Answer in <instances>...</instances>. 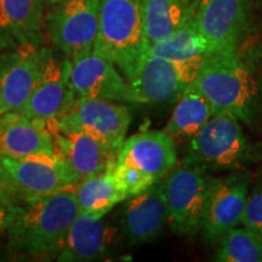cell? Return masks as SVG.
Returning <instances> with one entry per match:
<instances>
[{"mask_svg": "<svg viewBox=\"0 0 262 262\" xmlns=\"http://www.w3.org/2000/svg\"><path fill=\"white\" fill-rule=\"evenodd\" d=\"M78 214L74 186L56 194L26 201L9 229L10 247L32 257H57Z\"/></svg>", "mask_w": 262, "mask_h": 262, "instance_id": "1", "label": "cell"}, {"mask_svg": "<svg viewBox=\"0 0 262 262\" xmlns=\"http://www.w3.org/2000/svg\"><path fill=\"white\" fill-rule=\"evenodd\" d=\"M0 192H6V193H10V194L15 195L14 191H12V186H11V182H10L9 175L4 168V164H3L2 155H0ZM16 198H17V196H16Z\"/></svg>", "mask_w": 262, "mask_h": 262, "instance_id": "29", "label": "cell"}, {"mask_svg": "<svg viewBox=\"0 0 262 262\" xmlns=\"http://www.w3.org/2000/svg\"><path fill=\"white\" fill-rule=\"evenodd\" d=\"M45 0H0V51L40 45Z\"/></svg>", "mask_w": 262, "mask_h": 262, "instance_id": "19", "label": "cell"}, {"mask_svg": "<svg viewBox=\"0 0 262 262\" xmlns=\"http://www.w3.org/2000/svg\"><path fill=\"white\" fill-rule=\"evenodd\" d=\"M196 0H145L146 50L153 42L192 24Z\"/></svg>", "mask_w": 262, "mask_h": 262, "instance_id": "21", "label": "cell"}, {"mask_svg": "<svg viewBox=\"0 0 262 262\" xmlns=\"http://www.w3.org/2000/svg\"><path fill=\"white\" fill-rule=\"evenodd\" d=\"M12 191L24 201L56 194L75 186L71 173L54 155L38 153L25 157L2 156Z\"/></svg>", "mask_w": 262, "mask_h": 262, "instance_id": "9", "label": "cell"}, {"mask_svg": "<svg viewBox=\"0 0 262 262\" xmlns=\"http://www.w3.org/2000/svg\"><path fill=\"white\" fill-rule=\"evenodd\" d=\"M117 163L133 166L158 182L178 164L176 142L164 131H141L125 139Z\"/></svg>", "mask_w": 262, "mask_h": 262, "instance_id": "16", "label": "cell"}, {"mask_svg": "<svg viewBox=\"0 0 262 262\" xmlns=\"http://www.w3.org/2000/svg\"><path fill=\"white\" fill-rule=\"evenodd\" d=\"M47 125L54 140V156L66 166L75 185L116 165L118 152L96 137L83 131L61 129L54 119Z\"/></svg>", "mask_w": 262, "mask_h": 262, "instance_id": "11", "label": "cell"}, {"mask_svg": "<svg viewBox=\"0 0 262 262\" xmlns=\"http://www.w3.org/2000/svg\"><path fill=\"white\" fill-rule=\"evenodd\" d=\"M50 2H54V0H50Z\"/></svg>", "mask_w": 262, "mask_h": 262, "instance_id": "32", "label": "cell"}, {"mask_svg": "<svg viewBox=\"0 0 262 262\" xmlns=\"http://www.w3.org/2000/svg\"><path fill=\"white\" fill-rule=\"evenodd\" d=\"M58 127L89 134L119 153L131 123L126 106L101 98H75L67 112L54 119Z\"/></svg>", "mask_w": 262, "mask_h": 262, "instance_id": "8", "label": "cell"}, {"mask_svg": "<svg viewBox=\"0 0 262 262\" xmlns=\"http://www.w3.org/2000/svg\"><path fill=\"white\" fill-rule=\"evenodd\" d=\"M168 206L163 183H153L145 192L131 196L124 206L122 228L131 244L153 241L168 225Z\"/></svg>", "mask_w": 262, "mask_h": 262, "instance_id": "18", "label": "cell"}, {"mask_svg": "<svg viewBox=\"0 0 262 262\" xmlns=\"http://www.w3.org/2000/svg\"><path fill=\"white\" fill-rule=\"evenodd\" d=\"M103 217L79 212L66 235L57 260L88 262L106 257L116 245L118 233Z\"/></svg>", "mask_w": 262, "mask_h": 262, "instance_id": "17", "label": "cell"}, {"mask_svg": "<svg viewBox=\"0 0 262 262\" xmlns=\"http://www.w3.org/2000/svg\"><path fill=\"white\" fill-rule=\"evenodd\" d=\"M48 49L25 44L0 61V94L6 112L22 113L40 81Z\"/></svg>", "mask_w": 262, "mask_h": 262, "instance_id": "13", "label": "cell"}, {"mask_svg": "<svg viewBox=\"0 0 262 262\" xmlns=\"http://www.w3.org/2000/svg\"><path fill=\"white\" fill-rule=\"evenodd\" d=\"M253 0H196L193 24L216 52H235Z\"/></svg>", "mask_w": 262, "mask_h": 262, "instance_id": "12", "label": "cell"}, {"mask_svg": "<svg viewBox=\"0 0 262 262\" xmlns=\"http://www.w3.org/2000/svg\"><path fill=\"white\" fill-rule=\"evenodd\" d=\"M112 172L120 185L123 186V188L125 189L127 199L141 194L147 188H149L153 183H156L150 176L133 168V166L125 165V164L116 163V165L112 168Z\"/></svg>", "mask_w": 262, "mask_h": 262, "instance_id": "26", "label": "cell"}, {"mask_svg": "<svg viewBox=\"0 0 262 262\" xmlns=\"http://www.w3.org/2000/svg\"><path fill=\"white\" fill-rule=\"evenodd\" d=\"M219 262H262V237L244 226L234 227L217 243Z\"/></svg>", "mask_w": 262, "mask_h": 262, "instance_id": "25", "label": "cell"}, {"mask_svg": "<svg viewBox=\"0 0 262 262\" xmlns=\"http://www.w3.org/2000/svg\"><path fill=\"white\" fill-rule=\"evenodd\" d=\"M189 86L217 112L233 114L241 122H251L260 106V84L235 52H216L205 57Z\"/></svg>", "mask_w": 262, "mask_h": 262, "instance_id": "2", "label": "cell"}, {"mask_svg": "<svg viewBox=\"0 0 262 262\" xmlns=\"http://www.w3.org/2000/svg\"><path fill=\"white\" fill-rule=\"evenodd\" d=\"M261 158V146L245 134L241 120L217 112L188 141L183 160L211 172L244 170Z\"/></svg>", "mask_w": 262, "mask_h": 262, "instance_id": "3", "label": "cell"}, {"mask_svg": "<svg viewBox=\"0 0 262 262\" xmlns=\"http://www.w3.org/2000/svg\"><path fill=\"white\" fill-rule=\"evenodd\" d=\"M6 113V108H5V104H4V101H3V97H2V94H0V118H2L4 114Z\"/></svg>", "mask_w": 262, "mask_h": 262, "instance_id": "30", "label": "cell"}, {"mask_svg": "<svg viewBox=\"0 0 262 262\" xmlns=\"http://www.w3.org/2000/svg\"><path fill=\"white\" fill-rule=\"evenodd\" d=\"M251 182L253 176L244 170L214 178L201 228L205 242L217 244L229 229L242 224Z\"/></svg>", "mask_w": 262, "mask_h": 262, "instance_id": "10", "label": "cell"}, {"mask_svg": "<svg viewBox=\"0 0 262 262\" xmlns=\"http://www.w3.org/2000/svg\"><path fill=\"white\" fill-rule=\"evenodd\" d=\"M16 196L6 192H0V235L8 234L14 224L19 206L15 202Z\"/></svg>", "mask_w": 262, "mask_h": 262, "instance_id": "28", "label": "cell"}, {"mask_svg": "<svg viewBox=\"0 0 262 262\" xmlns=\"http://www.w3.org/2000/svg\"><path fill=\"white\" fill-rule=\"evenodd\" d=\"M45 17L50 41L67 57L94 49L101 0H54Z\"/></svg>", "mask_w": 262, "mask_h": 262, "instance_id": "7", "label": "cell"}, {"mask_svg": "<svg viewBox=\"0 0 262 262\" xmlns=\"http://www.w3.org/2000/svg\"><path fill=\"white\" fill-rule=\"evenodd\" d=\"M94 51L127 79L146 52L145 0H101Z\"/></svg>", "mask_w": 262, "mask_h": 262, "instance_id": "4", "label": "cell"}, {"mask_svg": "<svg viewBox=\"0 0 262 262\" xmlns=\"http://www.w3.org/2000/svg\"><path fill=\"white\" fill-rule=\"evenodd\" d=\"M74 100L71 83V58L66 55L55 56L51 51H48L40 81L22 113L47 123L67 112Z\"/></svg>", "mask_w": 262, "mask_h": 262, "instance_id": "14", "label": "cell"}, {"mask_svg": "<svg viewBox=\"0 0 262 262\" xmlns=\"http://www.w3.org/2000/svg\"><path fill=\"white\" fill-rule=\"evenodd\" d=\"M145 54L172 61H198L215 54L206 38L198 31L194 24L178 29L168 37L153 42Z\"/></svg>", "mask_w": 262, "mask_h": 262, "instance_id": "24", "label": "cell"}, {"mask_svg": "<svg viewBox=\"0 0 262 262\" xmlns=\"http://www.w3.org/2000/svg\"><path fill=\"white\" fill-rule=\"evenodd\" d=\"M54 155V140L45 122L24 113L6 112L0 118V155L25 157Z\"/></svg>", "mask_w": 262, "mask_h": 262, "instance_id": "20", "label": "cell"}, {"mask_svg": "<svg viewBox=\"0 0 262 262\" xmlns=\"http://www.w3.org/2000/svg\"><path fill=\"white\" fill-rule=\"evenodd\" d=\"M258 2H260V4L262 5V0H258Z\"/></svg>", "mask_w": 262, "mask_h": 262, "instance_id": "31", "label": "cell"}, {"mask_svg": "<svg viewBox=\"0 0 262 262\" xmlns=\"http://www.w3.org/2000/svg\"><path fill=\"white\" fill-rule=\"evenodd\" d=\"M75 198L80 214L103 217L118 203L127 199L123 186L112 169L89 178L74 186Z\"/></svg>", "mask_w": 262, "mask_h": 262, "instance_id": "23", "label": "cell"}, {"mask_svg": "<svg viewBox=\"0 0 262 262\" xmlns=\"http://www.w3.org/2000/svg\"><path fill=\"white\" fill-rule=\"evenodd\" d=\"M71 83L75 98H101L129 103L126 79L112 62L94 49L71 58Z\"/></svg>", "mask_w": 262, "mask_h": 262, "instance_id": "15", "label": "cell"}, {"mask_svg": "<svg viewBox=\"0 0 262 262\" xmlns=\"http://www.w3.org/2000/svg\"><path fill=\"white\" fill-rule=\"evenodd\" d=\"M241 225L262 237V175L251 182Z\"/></svg>", "mask_w": 262, "mask_h": 262, "instance_id": "27", "label": "cell"}, {"mask_svg": "<svg viewBox=\"0 0 262 262\" xmlns=\"http://www.w3.org/2000/svg\"><path fill=\"white\" fill-rule=\"evenodd\" d=\"M212 181L214 176L185 160L165 176L162 183L168 225L173 233L186 235L201 231Z\"/></svg>", "mask_w": 262, "mask_h": 262, "instance_id": "5", "label": "cell"}, {"mask_svg": "<svg viewBox=\"0 0 262 262\" xmlns=\"http://www.w3.org/2000/svg\"><path fill=\"white\" fill-rule=\"evenodd\" d=\"M203 60L181 62L145 54L126 79L129 103L157 104L176 100L194 81Z\"/></svg>", "mask_w": 262, "mask_h": 262, "instance_id": "6", "label": "cell"}, {"mask_svg": "<svg viewBox=\"0 0 262 262\" xmlns=\"http://www.w3.org/2000/svg\"><path fill=\"white\" fill-rule=\"evenodd\" d=\"M216 113V108L201 93L188 86L176 98L175 108L163 131L175 142L189 141Z\"/></svg>", "mask_w": 262, "mask_h": 262, "instance_id": "22", "label": "cell"}]
</instances>
